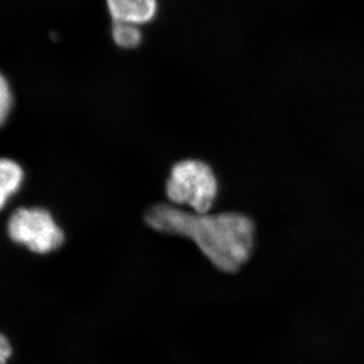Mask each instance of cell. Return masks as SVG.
<instances>
[{
  "mask_svg": "<svg viewBox=\"0 0 364 364\" xmlns=\"http://www.w3.org/2000/svg\"><path fill=\"white\" fill-rule=\"evenodd\" d=\"M145 220L160 233L188 237L223 272H238L252 253L255 225L245 215L198 214L157 205L148 210Z\"/></svg>",
  "mask_w": 364,
  "mask_h": 364,
  "instance_id": "obj_1",
  "label": "cell"
},
{
  "mask_svg": "<svg viewBox=\"0 0 364 364\" xmlns=\"http://www.w3.org/2000/svg\"><path fill=\"white\" fill-rule=\"evenodd\" d=\"M166 193L171 202L188 205L198 214H208L217 198V178L207 163L183 160L172 168Z\"/></svg>",
  "mask_w": 364,
  "mask_h": 364,
  "instance_id": "obj_2",
  "label": "cell"
},
{
  "mask_svg": "<svg viewBox=\"0 0 364 364\" xmlns=\"http://www.w3.org/2000/svg\"><path fill=\"white\" fill-rule=\"evenodd\" d=\"M9 235L32 252L47 254L63 245L65 236L45 208H18L9 221Z\"/></svg>",
  "mask_w": 364,
  "mask_h": 364,
  "instance_id": "obj_3",
  "label": "cell"
},
{
  "mask_svg": "<svg viewBox=\"0 0 364 364\" xmlns=\"http://www.w3.org/2000/svg\"><path fill=\"white\" fill-rule=\"evenodd\" d=\"M107 6L114 23L142 26L154 20L157 0H107Z\"/></svg>",
  "mask_w": 364,
  "mask_h": 364,
  "instance_id": "obj_4",
  "label": "cell"
},
{
  "mask_svg": "<svg viewBox=\"0 0 364 364\" xmlns=\"http://www.w3.org/2000/svg\"><path fill=\"white\" fill-rule=\"evenodd\" d=\"M23 179V169L18 163L0 159V210L6 205L7 198L21 188Z\"/></svg>",
  "mask_w": 364,
  "mask_h": 364,
  "instance_id": "obj_5",
  "label": "cell"
},
{
  "mask_svg": "<svg viewBox=\"0 0 364 364\" xmlns=\"http://www.w3.org/2000/svg\"><path fill=\"white\" fill-rule=\"evenodd\" d=\"M112 37L117 46L127 50L136 49L143 40L139 26L124 23H114Z\"/></svg>",
  "mask_w": 364,
  "mask_h": 364,
  "instance_id": "obj_6",
  "label": "cell"
},
{
  "mask_svg": "<svg viewBox=\"0 0 364 364\" xmlns=\"http://www.w3.org/2000/svg\"><path fill=\"white\" fill-rule=\"evenodd\" d=\"M13 104L11 88L6 79L0 74V126L6 123Z\"/></svg>",
  "mask_w": 364,
  "mask_h": 364,
  "instance_id": "obj_7",
  "label": "cell"
},
{
  "mask_svg": "<svg viewBox=\"0 0 364 364\" xmlns=\"http://www.w3.org/2000/svg\"><path fill=\"white\" fill-rule=\"evenodd\" d=\"M14 355V346L11 340L0 332V364H7Z\"/></svg>",
  "mask_w": 364,
  "mask_h": 364,
  "instance_id": "obj_8",
  "label": "cell"
}]
</instances>
